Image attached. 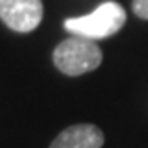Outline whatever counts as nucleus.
Here are the masks:
<instances>
[{"mask_svg": "<svg viewBox=\"0 0 148 148\" xmlns=\"http://www.w3.org/2000/svg\"><path fill=\"white\" fill-rule=\"evenodd\" d=\"M125 20H127V13L120 3L104 2L89 15L68 18L64 21V27L76 36L101 40L115 35L125 25Z\"/></svg>", "mask_w": 148, "mask_h": 148, "instance_id": "f257e3e1", "label": "nucleus"}, {"mask_svg": "<svg viewBox=\"0 0 148 148\" xmlns=\"http://www.w3.org/2000/svg\"><path fill=\"white\" fill-rule=\"evenodd\" d=\"M56 68L66 76H81L94 71L102 63V51L94 40L73 36L61 41L53 53Z\"/></svg>", "mask_w": 148, "mask_h": 148, "instance_id": "f03ea898", "label": "nucleus"}, {"mask_svg": "<svg viewBox=\"0 0 148 148\" xmlns=\"http://www.w3.org/2000/svg\"><path fill=\"white\" fill-rule=\"evenodd\" d=\"M0 18L8 28L28 33L41 23V0H0Z\"/></svg>", "mask_w": 148, "mask_h": 148, "instance_id": "7ed1b4c3", "label": "nucleus"}, {"mask_svg": "<svg viewBox=\"0 0 148 148\" xmlns=\"http://www.w3.org/2000/svg\"><path fill=\"white\" fill-rule=\"evenodd\" d=\"M104 140L101 128L92 123H77L63 130L49 148H101Z\"/></svg>", "mask_w": 148, "mask_h": 148, "instance_id": "20e7f679", "label": "nucleus"}, {"mask_svg": "<svg viewBox=\"0 0 148 148\" xmlns=\"http://www.w3.org/2000/svg\"><path fill=\"white\" fill-rule=\"evenodd\" d=\"M132 8H133V13L138 18L148 20V0H133Z\"/></svg>", "mask_w": 148, "mask_h": 148, "instance_id": "39448f33", "label": "nucleus"}]
</instances>
